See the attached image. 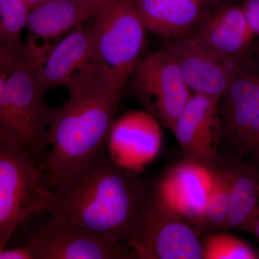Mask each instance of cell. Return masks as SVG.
<instances>
[{
    "instance_id": "obj_1",
    "label": "cell",
    "mask_w": 259,
    "mask_h": 259,
    "mask_svg": "<svg viewBox=\"0 0 259 259\" xmlns=\"http://www.w3.org/2000/svg\"><path fill=\"white\" fill-rule=\"evenodd\" d=\"M153 189L139 172L116 164L105 146L53 190L48 212L130 246Z\"/></svg>"
},
{
    "instance_id": "obj_2",
    "label": "cell",
    "mask_w": 259,
    "mask_h": 259,
    "mask_svg": "<svg viewBox=\"0 0 259 259\" xmlns=\"http://www.w3.org/2000/svg\"><path fill=\"white\" fill-rule=\"evenodd\" d=\"M125 87L92 61L66 83L69 98L56 108L49 130L46 166L51 190L106 146Z\"/></svg>"
},
{
    "instance_id": "obj_3",
    "label": "cell",
    "mask_w": 259,
    "mask_h": 259,
    "mask_svg": "<svg viewBox=\"0 0 259 259\" xmlns=\"http://www.w3.org/2000/svg\"><path fill=\"white\" fill-rule=\"evenodd\" d=\"M35 157L18 139L0 131V250L34 214L48 212L54 192L42 183Z\"/></svg>"
},
{
    "instance_id": "obj_4",
    "label": "cell",
    "mask_w": 259,
    "mask_h": 259,
    "mask_svg": "<svg viewBox=\"0 0 259 259\" xmlns=\"http://www.w3.org/2000/svg\"><path fill=\"white\" fill-rule=\"evenodd\" d=\"M49 46L29 36L18 61L8 70L6 89L17 127V139L34 157L49 147V130L56 108L47 103L40 79Z\"/></svg>"
},
{
    "instance_id": "obj_5",
    "label": "cell",
    "mask_w": 259,
    "mask_h": 259,
    "mask_svg": "<svg viewBox=\"0 0 259 259\" xmlns=\"http://www.w3.org/2000/svg\"><path fill=\"white\" fill-rule=\"evenodd\" d=\"M93 20L92 61L126 85L141 59L147 30L135 0H105Z\"/></svg>"
},
{
    "instance_id": "obj_6",
    "label": "cell",
    "mask_w": 259,
    "mask_h": 259,
    "mask_svg": "<svg viewBox=\"0 0 259 259\" xmlns=\"http://www.w3.org/2000/svg\"><path fill=\"white\" fill-rule=\"evenodd\" d=\"M130 247L138 259H203L195 228L162 197L156 185Z\"/></svg>"
},
{
    "instance_id": "obj_7",
    "label": "cell",
    "mask_w": 259,
    "mask_h": 259,
    "mask_svg": "<svg viewBox=\"0 0 259 259\" xmlns=\"http://www.w3.org/2000/svg\"><path fill=\"white\" fill-rule=\"evenodd\" d=\"M129 80L146 111L173 131L192 97L178 63L164 48L140 59Z\"/></svg>"
},
{
    "instance_id": "obj_8",
    "label": "cell",
    "mask_w": 259,
    "mask_h": 259,
    "mask_svg": "<svg viewBox=\"0 0 259 259\" xmlns=\"http://www.w3.org/2000/svg\"><path fill=\"white\" fill-rule=\"evenodd\" d=\"M33 259H138L129 245L51 217L24 244Z\"/></svg>"
},
{
    "instance_id": "obj_9",
    "label": "cell",
    "mask_w": 259,
    "mask_h": 259,
    "mask_svg": "<svg viewBox=\"0 0 259 259\" xmlns=\"http://www.w3.org/2000/svg\"><path fill=\"white\" fill-rule=\"evenodd\" d=\"M178 63L192 94L221 100L243 68L241 59L223 56L192 35L169 40L164 47Z\"/></svg>"
},
{
    "instance_id": "obj_10",
    "label": "cell",
    "mask_w": 259,
    "mask_h": 259,
    "mask_svg": "<svg viewBox=\"0 0 259 259\" xmlns=\"http://www.w3.org/2000/svg\"><path fill=\"white\" fill-rule=\"evenodd\" d=\"M172 132L186 160L209 169L219 164L218 148L223 134L219 100L192 94Z\"/></svg>"
},
{
    "instance_id": "obj_11",
    "label": "cell",
    "mask_w": 259,
    "mask_h": 259,
    "mask_svg": "<svg viewBox=\"0 0 259 259\" xmlns=\"http://www.w3.org/2000/svg\"><path fill=\"white\" fill-rule=\"evenodd\" d=\"M161 124L148 111L126 112L112 124L106 148L116 164L139 172L152 162L161 151Z\"/></svg>"
},
{
    "instance_id": "obj_12",
    "label": "cell",
    "mask_w": 259,
    "mask_h": 259,
    "mask_svg": "<svg viewBox=\"0 0 259 259\" xmlns=\"http://www.w3.org/2000/svg\"><path fill=\"white\" fill-rule=\"evenodd\" d=\"M156 187L170 205L197 228L212 190V169L185 159Z\"/></svg>"
},
{
    "instance_id": "obj_13",
    "label": "cell",
    "mask_w": 259,
    "mask_h": 259,
    "mask_svg": "<svg viewBox=\"0 0 259 259\" xmlns=\"http://www.w3.org/2000/svg\"><path fill=\"white\" fill-rule=\"evenodd\" d=\"M190 35L209 49L236 59H242L255 36L242 5L223 7L202 19Z\"/></svg>"
},
{
    "instance_id": "obj_14",
    "label": "cell",
    "mask_w": 259,
    "mask_h": 259,
    "mask_svg": "<svg viewBox=\"0 0 259 259\" xmlns=\"http://www.w3.org/2000/svg\"><path fill=\"white\" fill-rule=\"evenodd\" d=\"M145 27L168 40L190 35L204 18V0H135Z\"/></svg>"
},
{
    "instance_id": "obj_15",
    "label": "cell",
    "mask_w": 259,
    "mask_h": 259,
    "mask_svg": "<svg viewBox=\"0 0 259 259\" xmlns=\"http://www.w3.org/2000/svg\"><path fill=\"white\" fill-rule=\"evenodd\" d=\"M91 26L83 25L69 32L50 49L40 70V79L47 92L65 87L79 70L92 61Z\"/></svg>"
},
{
    "instance_id": "obj_16",
    "label": "cell",
    "mask_w": 259,
    "mask_h": 259,
    "mask_svg": "<svg viewBox=\"0 0 259 259\" xmlns=\"http://www.w3.org/2000/svg\"><path fill=\"white\" fill-rule=\"evenodd\" d=\"M220 102L223 133L232 141L258 118L259 69L248 73L242 69Z\"/></svg>"
},
{
    "instance_id": "obj_17",
    "label": "cell",
    "mask_w": 259,
    "mask_h": 259,
    "mask_svg": "<svg viewBox=\"0 0 259 259\" xmlns=\"http://www.w3.org/2000/svg\"><path fill=\"white\" fill-rule=\"evenodd\" d=\"M100 7L79 0H48L30 9L27 29L36 40L57 38L93 19Z\"/></svg>"
},
{
    "instance_id": "obj_18",
    "label": "cell",
    "mask_w": 259,
    "mask_h": 259,
    "mask_svg": "<svg viewBox=\"0 0 259 259\" xmlns=\"http://www.w3.org/2000/svg\"><path fill=\"white\" fill-rule=\"evenodd\" d=\"M231 179L226 229L248 231L259 210V173L250 163L233 159L227 163Z\"/></svg>"
},
{
    "instance_id": "obj_19",
    "label": "cell",
    "mask_w": 259,
    "mask_h": 259,
    "mask_svg": "<svg viewBox=\"0 0 259 259\" xmlns=\"http://www.w3.org/2000/svg\"><path fill=\"white\" fill-rule=\"evenodd\" d=\"M30 10L25 0H0V49L13 63L23 52L22 35Z\"/></svg>"
},
{
    "instance_id": "obj_20",
    "label": "cell",
    "mask_w": 259,
    "mask_h": 259,
    "mask_svg": "<svg viewBox=\"0 0 259 259\" xmlns=\"http://www.w3.org/2000/svg\"><path fill=\"white\" fill-rule=\"evenodd\" d=\"M231 179L226 165L212 169V187L205 210L197 228L204 231L226 229L230 199Z\"/></svg>"
},
{
    "instance_id": "obj_21",
    "label": "cell",
    "mask_w": 259,
    "mask_h": 259,
    "mask_svg": "<svg viewBox=\"0 0 259 259\" xmlns=\"http://www.w3.org/2000/svg\"><path fill=\"white\" fill-rule=\"evenodd\" d=\"M203 259H256L259 254L250 245L228 233L210 235L204 239Z\"/></svg>"
},
{
    "instance_id": "obj_22",
    "label": "cell",
    "mask_w": 259,
    "mask_h": 259,
    "mask_svg": "<svg viewBox=\"0 0 259 259\" xmlns=\"http://www.w3.org/2000/svg\"><path fill=\"white\" fill-rule=\"evenodd\" d=\"M7 70L0 69V131H5L18 139L16 125L7 93Z\"/></svg>"
},
{
    "instance_id": "obj_23",
    "label": "cell",
    "mask_w": 259,
    "mask_h": 259,
    "mask_svg": "<svg viewBox=\"0 0 259 259\" xmlns=\"http://www.w3.org/2000/svg\"><path fill=\"white\" fill-rule=\"evenodd\" d=\"M237 154H249L259 148V117L243 134L231 141Z\"/></svg>"
},
{
    "instance_id": "obj_24",
    "label": "cell",
    "mask_w": 259,
    "mask_h": 259,
    "mask_svg": "<svg viewBox=\"0 0 259 259\" xmlns=\"http://www.w3.org/2000/svg\"><path fill=\"white\" fill-rule=\"evenodd\" d=\"M242 8L253 34L259 35V0H245Z\"/></svg>"
},
{
    "instance_id": "obj_25",
    "label": "cell",
    "mask_w": 259,
    "mask_h": 259,
    "mask_svg": "<svg viewBox=\"0 0 259 259\" xmlns=\"http://www.w3.org/2000/svg\"><path fill=\"white\" fill-rule=\"evenodd\" d=\"M0 259H33L30 250L25 245L0 250Z\"/></svg>"
},
{
    "instance_id": "obj_26",
    "label": "cell",
    "mask_w": 259,
    "mask_h": 259,
    "mask_svg": "<svg viewBox=\"0 0 259 259\" xmlns=\"http://www.w3.org/2000/svg\"><path fill=\"white\" fill-rule=\"evenodd\" d=\"M248 231L253 233L259 241V210L248 227Z\"/></svg>"
},
{
    "instance_id": "obj_27",
    "label": "cell",
    "mask_w": 259,
    "mask_h": 259,
    "mask_svg": "<svg viewBox=\"0 0 259 259\" xmlns=\"http://www.w3.org/2000/svg\"><path fill=\"white\" fill-rule=\"evenodd\" d=\"M13 64L9 58L0 49V69L8 70Z\"/></svg>"
},
{
    "instance_id": "obj_28",
    "label": "cell",
    "mask_w": 259,
    "mask_h": 259,
    "mask_svg": "<svg viewBox=\"0 0 259 259\" xmlns=\"http://www.w3.org/2000/svg\"><path fill=\"white\" fill-rule=\"evenodd\" d=\"M248 155H250L251 157V163H250L256 168L259 173V148Z\"/></svg>"
},
{
    "instance_id": "obj_29",
    "label": "cell",
    "mask_w": 259,
    "mask_h": 259,
    "mask_svg": "<svg viewBox=\"0 0 259 259\" xmlns=\"http://www.w3.org/2000/svg\"><path fill=\"white\" fill-rule=\"evenodd\" d=\"M25 1L26 2L27 4L28 5V6L31 9L34 7L41 4V3L47 2L48 0H25Z\"/></svg>"
},
{
    "instance_id": "obj_30",
    "label": "cell",
    "mask_w": 259,
    "mask_h": 259,
    "mask_svg": "<svg viewBox=\"0 0 259 259\" xmlns=\"http://www.w3.org/2000/svg\"><path fill=\"white\" fill-rule=\"evenodd\" d=\"M79 1L83 2V3H89V4H93L100 6L105 0H79Z\"/></svg>"
}]
</instances>
